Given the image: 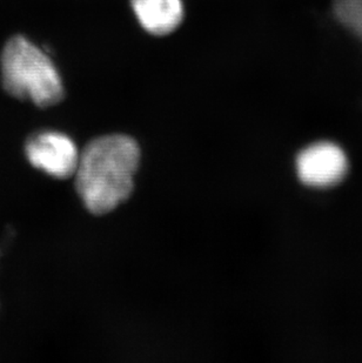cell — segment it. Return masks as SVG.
I'll return each instance as SVG.
<instances>
[{"mask_svg":"<svg viewBox=\"0 0 362 363\" xmlns=\"http://www.w3.org/2000/svg\"><path fill=\"white\" fill-rule=\"evenodd\" d=\"M141 159L136 140L112 134L91 141L79 157L75 187L86 208L105 214L131 196Z\"/></svg>","mask_w":362,"mask_h":363,"instance_id":"cell-1","label":"cell"},{"mask_svg":"<svg viewBox=\"0 0 362 363\" xmlns=\"http://www.w3.org/2000/svg\"><path fill=\"white\" fill-rule=\"evenodd\" d=\"M3 87L19 100H31L38 107H50L65 94L62 80L52 59L23 35L4 46L0 58Z\"/></svg>","mask_w":362,"mask_h":363,"instance_id":"cell-2","label":"cell"},{"mask_svg":"<svg viewBox=\"0 0 362 363\" xmlns=\"http://www.w3.org/2000/svg\"><path fill=\"white\" fill-rule=\"evenodd\" d=\"M25 153L32 166L57 179L75 175L80 157L71 138L53 130L30 138Z\"/></svg>","mask_w":362,"mask_h":363,"instance_id":"cell-3","label":"cell"},{"mask_svg":"<svg viewBox=\"0 0 362 363\" xmlns=\"http://www.w3.org/2000/svg\"><path fill=\"white\" fill-rule=\"evenodd\" d=\"M299 178L306 185L326 187L345 177L347 159L341 148L331 143L312 145L301 152L297 160Z\"/></svg>","mask_w":362,"mask_h":363,"instance_id":"cell-4","label":"cell"},{"mask_svg":"<svg viewBox=\"0 0 362 363\" xmlns=\"http://www.w3.org/2000/svg\"><path fill=\"white\" fill-rule=\"evenodd\" d=\"M138 23L152 35H171L184 21L182 0H131Z\"/></svg>","mask_w":362,"mask_h":363,"instance_id":"cell-5","label":"cell"}]
</instances>
